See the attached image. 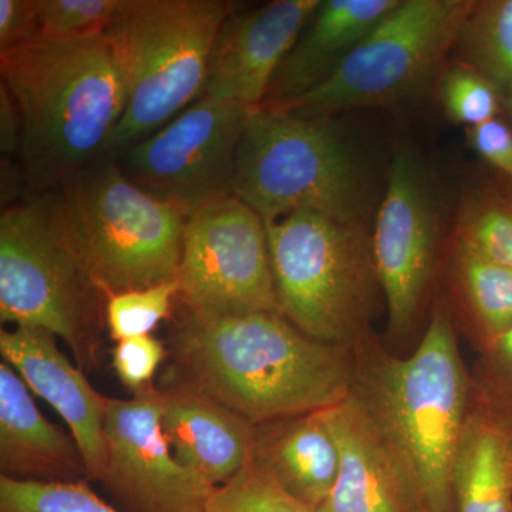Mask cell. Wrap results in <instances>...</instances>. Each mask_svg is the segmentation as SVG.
Instances as JSON below:
<instances>
[{
  "label": "cell",
  "instance_id": "1",
  "mask_svg": "<svg viewBox=\"0 0 512 512\" xmlns=\"http://www.w3.org/2000/svg\"><path fill=\"white\" fill-rule=\"evenodd\" d=\"M171 383L227 407L254 427L336 406L356 367L343 346L309 338L282 315H198L181 306L170 328Z\"/></svg>",
  "mask_w": 512,
  "mask_h": 512
},
{
  "label": "cell",
  "instance_id": "2",
  "mask_svg": "<svg viewBox=\"0 0 512 512\" xmlns=\"http://www.w3.org/2000/svg\"><path fill=\"white\" fill-rule=\"evenodd\" d=\"M0 72L22 119L20 170L33 194L55 190L106 156L126 107L106 33L32 40L0 52Z\"/></svg>",
  "mask_w": 512,
  "mask_h": 512
},
{
  "label": "cell",
  "instance_id": "3",
  "mask_svg": "<svg viewBox=\"0 0 512 512\" xmlns=\"http://www.w3.org/2000/svg\"><path fill=\"white\" fill-rule=\"evenodd\" d=\"M352 393L402 471L417 511L456 512L453 467L468 417V383L444 309L436 306L412 356L377 353L357 367Z\"/></svg>",
  "mask_w": 512,
  "mask_h": 512
},
{
  "label": "cell",
  "instance_id": "4",
  "mask_svg": "<svg viewBox=\"0 0 512 512\" xmlns=\"http://www.w3.org/2000/svg\"><path fill=\"white\" fill-rule=\"evenodd\" d=\"M60 224L107 299L175 281L188 217L101 157L49 191Z\"/></svg>",
  "mask_w": 512,
  "mask_h": 512
},
{
  "label": "cell",
  "instance_id": "5",
  "mask_svg": "<svg viewBox=\"0 0 512 512\" xmlns=\"http://www.w3.org/2000/svg\"><path fill=\"white\" fill-rule=\"evenodd\" d=\"M232 10L220 0H124L106 36L126 107L104 157L120 156L200 99L215 37Z\"/></svg>",
  "mask_w": 512,
  "mask_h": 512
},
{
  "label": "cell",
  "instance_id": "6",
  "mask_svg": "<svg viewBox=\"0 0 512 512\" xmlns=\"http://www.w3.org/2000/svg\"><path fill=\"white\" fill-rule=\"evenodd\" d=\"M234 195L265 222L296 211L365 222V171L333 117L255 110L239 146Z\"/></svg>",
  "mask_w": 512,
  "mask_h": 512
},
{
  "label": "cell",
  "instance_id": "7",
  "mask_svg": "<svg viewBox=\"0 0 512 512\" xmlns=\"http://www.w3.org/2000/svg\"><path fill=\"white\" fill-rule=\"evenodd\" d=\"M106 296L57 217L50 192L9 205L0 217V320L62 338L79 369L100 362Z\"/></svg>",
  "mask_w": 512,
  "mask_h": 512
},
{
  "label": "cell",
  "instance_id": "8",
  "mask_svg": "<svg viewBox=\"0 0 512 512\" xmlns=\"http://www.w3.org/2000/svg\"><path fill=\"white\" fill-rule=\"evenodd\" d=\"M265 224L282 316L309 338L348 345L365 323L377 279L365 222L296 211Z\"/></svg>",
  "mask_w": 512,
  "mask_h": 512
},
{
  "label": "cell",
  "instance_id": "9",
  "mask_svg": "<svg viewBox=\"0 0 512 512\" xmlns=\"http://www.w3.org/2000/svg\"><path fill=\"white\" fill-rule=\"evenodd\" d=\"M474 6L470 0H400L325 83L284 109L271 110L333 117L403 103L439 72Z\"/></svg>",
  "mask_w": 512,
  "mask_h": 512
},
{
  "label": "cell",
  "instance_id": "10",
  "mask_svg": "<svg viewBox=\"0 0 512 512\" xmlns=\"http://www.w3.org/2000/svg\"><path fill=\"white\" fill-rule=\"evenodd\" d=\"M175 281L181 306L198 315H282L264 218L235 195L188 217Z\"/></svg>",
  "mask_w": 512,
  "mask_h": 512
},
{
  "label": "cell",
  "instance_id": "11",
  "mask_svg": "<svg viewBox=\"0 0 512 512\" xmlns=\"http://www.w3.org/2000/svg\"><path fill=\"white\" fill-rule=\"evenodd\" d=\"M254 111L200 97L157 133L114 158L138 187L191 215L234 195L239 146Z\"/></svg>",
  "mask_w": 512,
  "mask_h": 512
},
{
  "label": "cell",
  "instance_id": "12",
  "mask_svg": "<svg viewBox=\"0 0 512 512\" xmlns=\"http://www.w3.org/2000/svg\"><path fill=\"white\" fill-rule=\"evenodd\" d=\"M161 416L160 387L109 400L100 483L133 512H205L217 487L177 460Z\"/></svg>",
  "mask_w": 512,
  "mask_h": 512
},
{
  "label": "cell",
  "instance_id": "13",
  "mask_svg": "<svg viewBox=\"0 0 512 512\" xmlns=\"http://www.w3.org/2000/svg\"><path fill=\"white\" fill-rule=\"evenodd\" d=\"M439 202L426 168L412 147L394 150L389 180L372 234L377 281L393 332L410 328L433 275Z\"/></svg>",
  "mask_w": 512,
  "mask_h": 512
},
{
  "label": "cell",
  "instance_id": "14",
  "mask_svg": "<svg viewBox=\"0 0 512 512\" xmlns=\"http://www.w3.org/2000/svg\"><path fill=\"white\" fill-rule=\"evenodd\" d=\"M318 5L319 0H276L249 12L232 10L215 37L201 97L259 109Z\"/></svg>",
  "mask_w": 512,
  "mask_h": 512
},
{
  "label": "cell",
  "instance_id": "15",
  "mask_svg": "<svg viewBox=\"0 0 512 512\" xmlns=\"http://www.w3.org/2000/svg\"><path fill=\"white\" fill-rule=\"evenodd\" d=\"M0 353L30 390L49 403L69 426L82 451L87 478L100 481L106 466V421L109 397L89 383L60 352L56 336L35 326L0 330Z\"/></svg>",
  "mask_w": 512,
  "mask_h": 512
},
{
  "label": "cell",
  "instance_id": "16",
  "mask_svg": "<svg viewBox=\"0 0 512 512\" xmlns=\"http://www.w3.org/2000/svg\"><path fill=\"white\" fill-rule=\"evenodd\" d=\"M325 414L338 440L340 468L329 497L315 512H419L402 471L355 394Z\"/></svg>",
  "mask_w": 512,
  "mask_h": 512
},
{
  "label": "cell",
  "instance_id": "17",
  "mask_svg": "<svg viewBox=\"0 0 512 512\" xmlns=\"http://www.w3.org/2000/svg\"><path fill=\"white\" fill-rule=\"evenodd\" d=\"M399 2L319 0L312 18L279 66L259 109H284L325 83Z\"/></svg>",
  "mask_w": 512,
  "mask_h": 512
},
{
  "label": "cell",
  "instance_id": "18",
  "mask_svg": "<svg viewBox=\"0 0 512 512\" xmlns=\"http://www.w3.org/2000/svg\"><path fill=\"white\" fill-rule=\"evenodd\" d=\"M160 390L164 434L183 466L221 487L254 458L256 427L183 384Z\"/></svg>",
  "mask_w": 512,
  "mask_h": 512
},
{
  "label": "cell",
  "instance_id": "19",
  "mask_svg": "<svg viewBox=\"0 0 512 512\" xmlns=\"http://www.w3.org/2000/svg\"><path fill=\"white\" fill-rule=\"evenodd\" d=\"M0 468L13 480H89L76 440L40 413L28 384L6 360L0 362Z\"/></svg>",
  "mask_w": 512,
  "mask_h": 512
},
{
  "label": "cell",
  "instance_id": "20",
  "mask_svg": "<svg viewBox=\"0 0 512 512\" xmlns=\"http://www.w3.org/2000/svg\"><path fill=\"white\" fill-rule=\"evenodd\" d=\"M254 460L286 493L318 510L340 468L338 440L325 410L256 427Z\"/></svg>",
  "mask_w": 512,
  "mask_h": 512
},
{
  "label": "cell",
  "instance_id": "21",
  "mask_svg": "<svg viewBox=\"0 0 512 512\" xmlns=\"http://www.w3.org/2000/svg\"><path fill=\"white\" fill-rule=\"evenodd\" d=\"M456 512H512V439L497 421L468 414L453 467Z\"/></svg>",
  "mask_w": 512,
  "mask_h": 512
},
{
  "label": "cell",
  "instance_id": "22",
  "mask_svg": "<svg viewBox=\"0 0 512 512\" xmlns=\"http://www.w3.org/2000/svg\"><path fill=\"white\" fill-rule=\"evenodd\" d=\"M456 47L483 74L512 114V0L474 6Z\"/></svg>",
  "mask_w": 512,
  "mask_h": 512
},
{
  "label": "cell",
  "instance_id": "23",
  "mask_svg": "<svg viewBox=\"0 0 512 512\" xmlns=\"http://www.w3.org/2000/svg\"><path fill=\"white\" fill-rule=\"evenodd\" d=\"M458 281L477 319L500 338L512 328V271L457 244Z\"/></svg>",
  "mask_w": 512,
  "mask_h": 512
},
{
  "label": "cell",
  "instance_id": "24",
  "mask_svg": "<svg viewBox=\"0 0 512 512\" xmlns=\"http://www.w3.org/2000/svg\"><path fill=\"white\" fill-rule=\"evenodd\" d=\"M0 512H121L94 493L86 481L13 480L0 476Z\"/></svg>",
  "mask_w": 512,
  "mask_h": 512
},
{
  "label": "cell",
  "instance_id": "25",
  "mask_svg": "<svg viewBox=\"0 0 512 512\" xmlns=\"http://www.w3.org/2000/svg\"><path fill=\"white\" fill-rule=\"evenodd\" d=\"M124 0H35L36 40H80L104 35Z\"/></svg>",
  "mask_w": 512,
  "mask_h": 512
},
{
  "label": "cell",
  "instance_id": "26",
  "mask_svg": "<svg viewBox=\"0 0 512 512\" xmlns=\"http://www.w3.org/2000/svg\"><path fill=\"white\" fill-rule=\"evenodd\" d=\"M205 512H315L286 493L254 458L227 484L217 487Z\"/></svg>",
  "mask_w": 512,
  "mask_h": 512
},
{
  "label": "cell",
  "instance_id": "27",
  "mask_svg": "<svg viewBox=\"0 0 512 512\" xmlns=\"http://www.w3.org/2000/svg\"><path fill=\"white\" fill-rule=\"evenodd\" d=\"M177 281L110 296L106 303V325L114 340L150 335L161 320L170 318L178 298Z\"/></svg>",
  "mask_w": 512,
  "mask_h": 512
},
{
  "label": "cell",
  "instance_id": "28",
  "mask_svg": "<svg viewBox=\"0 0 512 512\" xmlns=\"http://www.w3.org/2000/svg\"><path fill=\"white\" fill-rule=\"evenodd\" d=\"M440 100L448 119L468 128L495 119L501 101L493 84L466 63L443 73Z\"/></svg>",
  "mask_w": 512,
  "mask_h": 512
},
{
  "label": "cell",
  "instance_id": "29",
  "mask_svg": "<svg viewBox=\"0 0 512 512\" xmlns=\"http://www.w3.org/2000/svg\"><path fill=\"white\" fill-rule=\"evenodd\" d=\"M457 244L512 271V212L485 202L464 205L457 221Z\"/></svg>",
  "mask_w": 512,
  "mask_h": 512
},
{
  "label": "cell",
  "instance_id": "30",
  "mask_svg": "<svg viewBox=\"0 0 512 512\" xmlns=\"http://www.w3.org/2000/svg\"><path fill=\"white\" fill-rule=\"evenodd\" d=\"M167 355L164 343L153 336L119 340L113 350V367L120 382L134 396L153 389L154 375Z\"/></svg>",
  "mask_w": 512,
  "mask_h": 512
},
{
  "label": "cell",
  "instance_id": "31",
  "mask_svg": "<svg viewBox=\"0 0 512 512\" xmlns=\"http://www.w3.org/2000/svg\"><path fill=\"white\" fill-rule=\"evenodd\" d=\"M468 140L478 156L512 178V130L497 117L468 128Z\"/></svg>",
  "mask_w": 512,
  "mask_h": 512
},
{
  "label": "cell",
  "instance_id": "32",
  "mask_svg": "<svg viewBox=\"0 0 512 512\" xmlns=\"http://www.w3.org/2000/svg\"><path fill=\"white\" fill-rule=\"evenodd\" d=\"M36 40L35 0H0V52Z\"/></svg>",
  "mask_w": 512,
  "mask_h": 512
},
{
  "label": "cell",
  "instance_id": "33",
  "mask_svg": "<svg viewBox=\"0 0 512 512\" xmlns=\"http://www.w3.org/2000/svg\"><path fill=\"white\" fill-rule=\"evenodd\" d=\"M22 146V119L12 94L0 86V150L3 157L15 156Z\"/></svg>",
  "mask_w": 512,
  "mask_h": 512
},
{
  "label": "cell",
  "instance_id": "34",
  "mask_svg": "<svg viewBox=\"0 0 512 512\" xmlns=\"http://www.w3.org/2000/svg\"><path fill=\"white\" fill-rule=\"evenodd\" d=\"M497 342L504 355L512 360V328L503 333L500 338H497Z\"/></svg>",
  "mask_w": 512,
  "mask_h": 512
}]
</instances>
